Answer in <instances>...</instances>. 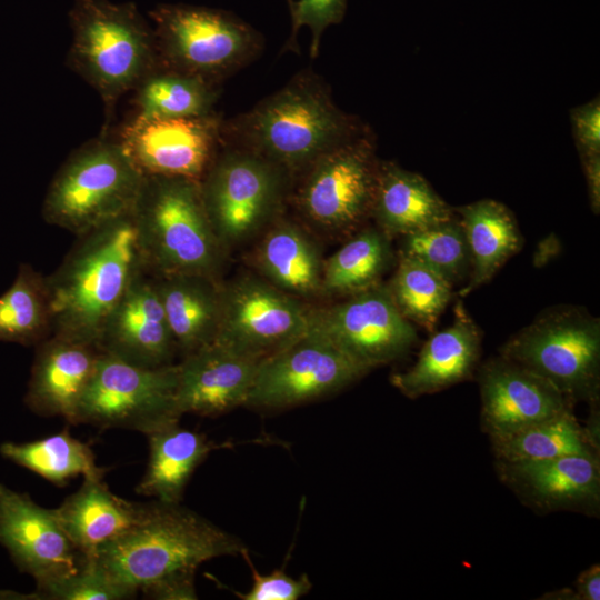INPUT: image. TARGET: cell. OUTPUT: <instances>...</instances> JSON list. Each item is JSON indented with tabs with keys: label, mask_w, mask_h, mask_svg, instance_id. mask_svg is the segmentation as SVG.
I'll use <instances>...</instances> for the list:
<instances>
[{
	"label": "cell",
	"mask_w": 600,
	"mask_h": 600,
	"mask_svg": "<svg viewBox=\"0 0 600 600\" xmlns=\"http://www.w3.org/2000/svg\"><path fill=\"white\" fill-rule=\"evenodd\" d=\"M143 272L132 213L78 236L46 277L51 334L97 346L107 318Z\"/></svg>",
	"instance_id": "1"
},
{
	"label": "cell",
	"mask_w": 600,
	"mask_h": 600,
	"mask_svg": "<svg viewBox=\"0 0 600 600\" xmlns=\"http://www.w3.org/2000/svg\"><path fill=\"white\" fill-rule=\"evenodd\" d=\"M360 129L333 102L328 86L307 70L221 126V139L262 156L294 179Z\"/></svg>",
	"instance_id": "2"
},
{
	"label": "cell",
	"mask_w": 600,
	"mask_h": 600,
	"mask_svg": "<svg viewBox=\"0 0 600 600\" xmlns=\"http://www.w3.org/2000/svg\"><path fill=\"white\" fill-rule=\"evenodd\" d=\"M244 543L180 503H142L137 521L92 558L116 582L133 591L174 571L224 556H241Z\"/></svg>",
	"instance_id": "3"
},
{
	"label": "cell",
	"mask_w": 600,
	"mask_h": 600,
	"mask_svg": "<svg viewBox=\"0 0 600 600\" xmlns=\"http://www.w3.org/2000/svg\"><path fill=\"white\" fill-rule=\"evenodd\" d=\"M132 217L148 274L219 279L227 251L210 223L199 181L146 176Z\"/></svg>",
	"instance_id": "4"
},
{
	"label": "cell",
	"mask_w": 600,
	"mask_h": 600,
	"mask_svg": "<svg viewBox=\"0 0 600 600\" xmlns=\"http://www.w3.org/2000/svg\"><path fill=\"white\" fill-rule=\"evenodd\" d=\"M222 147L199 183L212 229L228 251L259 237L282 216L293 179L249 149L226 141Z\"/></svg>",
	"instance_id": "5"
},
{
	"label": "cell",
	"mask_w": 600,
	"mask_h": 600,
	"mask_svg": "<svg viewBox=\"0 0 600 600\" xmlns=\"http://www.w3.org/2000/svg\"><path fill=\"white\" fill-rule=\"evenodd\" d=\"M144 181L120 143L93 142L72 154L54 176L43 201V219L81 236L132 213Z\"/></svg>",
	"instance_id": "6"
},
{
	"label": "cell",
	"mask_w": 600,
	"mask_h": 600,
	"mask_svg": "<svg viewBox=\"0 0 600 600\" xmlns=\"http://www.w3.org/2000/svg\"><path fill=\"white\" fill-rule=\"evenodd\" d=\"M500 356L544 378L573 403L599 402L600 320L584 308L543 310L500 348Z\"/></svg>",
	"instance_id": "7"
},
{
	"label": "cell",
	"mask_w": 600,
	"mask_h": 600,
	"mask_svg": "<svg viewBox=\"0 0 600 600\" xmlns=\"http://www.w3.org/2000/svg\"><path fill=\"white\" fill-rule=\"evenodd\" d=\"M71 60L106 102L138 84L152 63V38L132 4L76 0Z\"/></svg>",
	"instance_id": "8"
},
{
	"label": "cell",
	"mask_w": 600,
	"mask_h": 600,
	"mask_svg": "<svg viewBox=\"0 0 600 600\" xmlns=\"http://www.w3.org/2000/svg\"><path fill=\"white\" fill-rule=\"evenodd\" d=\"M379 162L361 128L293 179L290 197L298 213L322 233L353 232L371 217Z\"/></svg>",
	"instance_id": "9"
},
{
	"label": "cell",
	"mask_w": 600,
	"mask_h": 600,
	"mask_svg": "<svg viewBox=\"0 0 600 600\" xmlns=\"http://www.w3.org/2000/svg\"><path fill=\"white\" fill-rule=\"evenodd\" d=\"M177 388V363L147 368L101 351L71 424L148 436L179 422Z\"/></svg>",
	"instance_id": "10"
},
{
	"label": "cell",
	"mask_w": 600,
	"mask_h": 600,
	"mask_svg": "<svg viewBox=\"0 0 600 600\" xmlns=\"http://www.w3.org/2000/svg\"><path fill=\"white\" fill-rule=\"evenodd\" d=\"M156 37L172 70L212 83L251 62L261 36L231 12L187 4H161L150 12Z\"/></svg>",
	"instance_id": "11"
},
{
	"label": "cell",
	"mask_w": 600,
	"mask_h": 600,
	"mask_svg": "<svg viewBox=\"0 0 600 600\" xmlns=\"http://www.w3.org/2000/svg\"><path fill=\"white\" fill-rule=\"evenodd\" d=\"M369 372L329 338L309 328L260 361L244 407L291 408L336 393Z\"/></svg>",
	"instance_id": "12"
},
{
	"label": "cell",
	"mask_w": 600,
	"mask_h": 600,
	"mask_svg": "<svg viewBox=\"0 0 600 600\" xmlns=\"http://www.w3.org/2000/svg\"><path fill=\"white\" fill-rule=\"evenodd\" d=\"M312 307L258 274L221 282V312L214 342L262 360L301 337Z\"/></svg>",
	"instance_id": "13"
},
{
	"label": "cell",
	"mask_w": 600,
	"mask_h": 600,
	"mask_svg": "<svg viewBox=\"0 0 600 600\" xmlns=\"http://www.w3.org/2000/svg\"><path fill=\"white\" fill-rule=\"evenodd\" d=\"M343 298L312 308L309 328L370 371L402 358L417 342L416 329L398 310L387 284L380 282Z\"/></svg>",
	"instance_id": "14"
},
{
	"label": "cell",
	"mask_w": 600,
	"mask_h": 600,
	"mask_svg": "<svg viewBox=\"0 0 600 600\" xmlns=\"http://www.w3.org/2000/svg\"><path fill=\"white\" fill-rule=\"evenodd\" d=\"M221 141V122L202 117H140L129 123L120 144L144 176L200 181Z\"/></svg>",
	"instance_id": "15"
},
{
	"label": "cell",
	"mask_w": 600,
	"mask_h": 600,
	"mask_svg": "<svg viewBox=\"0 0 600 600\" xmlns=\"http://www.w3.org/2000/svg\"><path fill=\"white\" fill-rule=\"evenodd\" d=\"M0 544L17 568L40 584L79 567L78 552L53 509L0 483Z\"/></svg>",
	"instance_id": "16"
},
{
	"label": "cell",
	"mask_w": 600,
	"mask_h": 600,
	"mask_svg": "<svg viewBox=\"0 0 600 600\" xmlns=\"http://www.w3.org/2000/svg\"><path fill=\"white\" fill-rule=\"evenodd\" d=\"M478 381L480 424L489 438L573 410L574 403L551 382L500 354L480 367Z\"/></svg>",
	"instance_id": "17"
},
{
	"label": "cell",
	"mask_w": 600,
	"mask_h": 600,
	"mask_svg": "<svg viewBox=\"0 0 600 600\" xmlns=\"http://www.w3.org/2000/svg\"><path fill=\"white\" fill-rule=\"evenodd\" d=\"M496 471L500 481L537 512L599 514V454H570L527 463L496 461Z\"/></svg>",
	"instance_id": "18"
},
{
	"label": "cell",
	"mask_w": 600,
	"mask_h": 600,
	"mask_svg": "<svg viewBox=\"0 0 600 600\" xmlns=\"http://www.w3.org/2000/svg\"><path fill=\"white\" fill-rule=\"evenodd\" d=\"M97 346L141 367L174 363L178 349L150 274L143 272L131 283L107 318Z\"/></svg>",
	"instance_id": "19"
},
{
	"label": "cell",
	"mask_w": 600,
	"mask_h": 600,
	"mask_svg": "<svg viewBox=\"0 0 600 600\" xmlns=\"http://www.w3.org/2000/svg\"><path fill=\"white\" fill-rule=\"evenodd\" d=\"M260 361L214 341L183 356L177 363L181 413L214 418L244 407Z\"/></svg>",
	"instance_id": "20"
},
{
	"label": "cell",
	"mask_w": 600,
	"mask_h": 600,
	"mask_svg": "<svg viewBox=\"0 0 600 600\" xmlns=\"http://www.w3.org/2000/svg\"><path fill=\"white\" fill-rule=\"evenodd\" d=\"M100 353L96 344L56 334L38 343L24 396L28 408L71 424Z\"/></svg>",
	"instance_id": "21"
},
{
	"label": "cell",
	"mask_w": 600,
	"mask_h": 600,
	"mask_svg": "<svg viewBox=\"0 0 600 600\" xmlns=\"http://www.w3.org/2000/svg\"><path fill=\"white\" fill-rule=\"evenodd\" d=\"M480 351V330L458 301L453 322L432 334L416 362L406 371L392 374L390 382L409 399L439 392L470 379Z\"/></svg>",
	"instance_id": "22"
},
{
	"label": "cell",
	"mask_w": 600,
	"mask_h": 600,
	"mask_svg": "<svg viewBox=\"0 0 600 600\" xmlns=\"http://www.w3.org/2000/svg\"><path fill=\"white\" fill-rule=\"evenodd\" d=\"M259 237L252 254L258 276L303 301L322 296L324 260L308 230L280 216Z\"/></svg>",
	"instance_id": "23"
},
{
	"label": "cell",
	"mask_w": 600,
	"mask_h": 600,
	"mask_svg": "<svg viewBox=\"0 0 600 600\" xmlns=\"http://www.w3.org/2000/svg\"><path fill=\"white\" fill-rule=\"evenodd\" d=\"M141 508L142 503L111 492L102 477H84L81 487L53 510L78 552L92 559L137 521Z\"/></svg>",
	"instance_id": "24"
},
{
	"label": "cell",
	"mask_w": 600,
	"mask_h": 600,
	"mask_svg": "<svg viewBox=\"0 0 600 600\" xmlns=\"http://www.w3.org/2000/svg\"><path fill=\"white\" fill-rule=\"evenodd\" d=\"M371 217L391 238L418 232L454 214L423 177L386 161L379 162Z\"/></svg>",
	"instance_id": "25"
},
{
	"label": "cell",
	"mask_w": 600,
	"mask_h": 600,
	"mask_svg": "<svg viewBox=\"0 0 600 600\" xmlns=\"http://www.w3.org/2000/svg\"><path fill=\"white\" fill-rule=\"evenodd\" d=\"M152 278L178 352L183 357L213 342L221 312L219 279L197 274Z\"/></svg>",
	"instance_id": "26"
},
{
	"label": "cell",
	"mask_w": 600,
	"mask_h": 600,
	"mask_svg": "<svg viewBox=\"0 0 600 600\" xmlns=\"http://www.w3.org/2000/svg\"><path fill=\"white\" fill-rule=\"evenodd\" d=\"M149 459L137 493L161 502L180 503L196 469L223 444L203 433L182 428L179 422L146 436Z\"/></svg>",
	"instance_id": "27"
},
{
	"label": "cell",
	"mask_w": 600,
	"mask_h": 600,
	"mask_svg": "<svg viewBox=\"0 0 600 600\" xmlns=\"http://www.w3.org/2000/svg\"><path fill=\"white\" fill-rule=\"evenodd\" d=\"M468 244L471 269L459 294L467 296L488 282L522 247L511 211L501 202L482 199L457 209Z\"/></svg>",
	"instance_id": "28"
},
{
	"label": "cell",
	"mask_w": 600,
	"mask_h": 600,
	"mask_svg": "<svg viewBox=\"0 0 600 600\" xmlns=\"http://www.w3.org/2000/svg\"><path fill=\"white\" fill-rule=\"evenodd\" d=\"M496 461L527 463L570 454H599V414L581 426L573 410L489 438Z\"/></svg>",
	"instance_id": "29"
},
{
	"label": "cell",
	"mask_w": 600,
	"mask_h": 600,
	"mask_svg": "<svg viewBox=\"0 0 600 600\" xmlns=\"http://www.w3.org/2000/svg\"><path fill=\"white\" fill-rule=\"evenodd\" d=\"M393 258L391 238L378 227L363 228L324 260L322 296L347 297L380 283Z\"/></svg>",
	"instance_id": "30"
},
{
	"label": "cell",
	"mask_w": 600,
	"mask_h": 600,
	"mask_svg": "<svg viewBox=\"0 0 600 600\" xmlns=\"http://www.w3.org/2000/svg\"><path fill=\"white\" fill-rule=\"evenodd\" d=\"M0 453L56 486L63 487L76 476L102 477L91 448L73 438L68 429L30 442H3Z\"/></svg>",
	"instance_id": "31"
},
{
	"label": "cell",
	"mask_w": 600,
	"mask_h": 600,
	"mask_svg": "<svg viewBox=\"0 0 600 600\" xmlns=\"http://www.w3.org/2000/svg\"><path fill=\"white\" fill-rule=\"evenodd\" d=\"M51 333L46 277L21 263L13 283L0 296V341L37 346Z\"/></svg>",
	"instance_id": "32"
},
{
	"label": "cell",
	"mask_w": 600,
	"mask_h": 600,
	"mask_svg": "<svg viewBox=\"0 0 600 600\" xmlns=\"http://www.w3.org/2000/svg\"><path fill=\"white\" fill-rule=\"evenodd\" d=\"M387 287L406 319L432 331L452 298L453 286L423 263L400 254Z\"/></svg>",
	"instance_id": "33"
},
{
	"label": "cell",
	"mask_w": 600,
	"mask_h": 600,
	"mask_svg": "<svg viewBox=\"0 0 600 600\" xmlns=\"http://www.w3.org/2000/svg\"><path fill=\"white\" fill-rule=\"evenodd\" d=\"M217 99L213 83L172 70L144 79L138 103L140 117L181 118L211 114Z\"/></svg>",
	"instance_id": "34"
},
{
	"label": "cell",
	"mask_w": 600,
	"mask_h": 600,
	"mask_svg": "<svg viewBox=\"0 0 600 600\" xmlns=\"http://www.w3.org/2000/svg\"><path fill=\"white\" fill-rule=\"evenodd\" d=\"M402 238L400 254L423 263L452 286L469 276L470 253L458 218Z\"/></svg>",
	"instance_id": "35"
},
{
	"label": "cell",
	"mask_w": 600,
	"mask_h": 600,
	"mask_svg": "<svg viewBox=\"0 0 600 600\" xmlns=\"http://www.w3.org/2000/svg\"><path fill=\"white\" fill-rule=\"evenodd\" d=\"M136 591L110 578L94 561L83 558L78 568L57 579L37 584L29 599L47 600H124Z\"/></svg>",
	"instance_id": "36"
},
{
	"label": "cell",
	"mask_w": 600,
	"mask_h": 600,
	"mask_svg": "<svg viewBox=\"0 0 600 600\" xmlns=\"http://www.w3.org/2000/svg\"><path fill=\"white\" fill-rule=\"evenodd\" d=\"M289 6L292 28L286 48L292 50L299 29L308 27L312 33L310 52L316 58L323 31L342 21L347 0H291Z\"/></svg>",
	"instance_id": "37"
},
{
	"label": "cell",
	"mask_w": 600,
	"mask_h": 600,
	"mask_svg": "<svg viewBox=\"0 0 600 600\" xmlns=\"http://www.w3.org/2000/svg\"><path fill=\"white\" fill-rule=\"evenodd\" d=\"M248 563L252 584L247 592H236L242 600H298L308 594L312 588L310 578L302 573L294 578L283 569H276L268 574H261L252 563L248 549L241 553Z\"/></svg>",
	"instance_id": "38"
},
{
	"label": "cell",
	"mask_w": 600,
	"mask_h": 600,
	"mask_svg": "<svg viewBox=\"0 0 600 600\" xmlns=\"http://www.w3.org/2000/svg\"><path fill=\"white\" fill-rule=\"evenodd\" d=\"M571 120L581 157L600 154L599 100H593L572 110Z\"/></svg>",
	"instance_id": "39"
},
{
	"label": "cell",
	"mask_w": 600,
	"mask_h": 600,
	"mask_svg": "<svg viewBox=\"0 0 600 600\" xmlns=\"http://www.w3.org/2000/svg\"><path fill=\"white\" fill-rule=\"evenodd\" d=\"M194 569H186L169 573L143 587L141 591L147 598L157 600H194L198 599Z\"/></svg>",
	"instance_id": "40"
},
{
	"label": "cell",
	"mask_w": 600,
	"mask_h": 600,
	"mask_svg": "<svg viewBox=\"0 0 600 600\" xmlns=\"http://www.w3.org/2000/svg\"><path fill=\"white\" fill-rule=\"evenodd\" d=\"M573 591L578 600L600 599V566L592 564L576 579Z\"/></svg>",
	"instance_id": "41"
},
{
	"label": "cell",
	"mask_w": 600,
	"mask_h": 600,
	"mask_svg": "<svg viewBox=\"0 0 600 600\" xmlns=\"http://www.w3.org/2000/svg\"><path fill=\"white\" fill-rule=\"evenodd\" d=\"M593 212L600 209V154L582 157Z\"/></svg>",
	"instance_id": "42"
},
{
	"label": "cell",
	"mask_w": 600,
	"mask_h": 600,
	"mask_svg": "<svg viewBox=\"0 0 600 600\" xmlns=\"http://www.w3.org/2000/svg\"><path fill=\"white\" fill-rule=\"evenodd\" d=\"M291 0H288V2H290Z\"/></svg>",
	"instance_id": "43"
}]
</instances>
